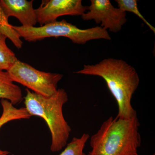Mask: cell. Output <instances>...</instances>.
Here are the masks:
<instances>
[{"label": "cell", "instance_id": "7a4b0ae2", "mask_svg": "<svg viewBox=\"0 0 155 155\" xmlns=\"http://www.w3.org/2000/svg\"><path fill=\"white\" fill-rule=\"evenodd\" d=\"M140 125L137 115L127 119L110 116L91 137L87 155H138Z\"/></svg>", "mask_w": 155, "mask_h": 155}, {"label": "cell", "instance_id": "7c38bea8", "mask_svg": "<svg viewBox=\"0 0 155 155\" xmlns=\"http://www.w3.org/2000/svg\"><path fill=\"white\" fill-rule=\"evenodd\" d=\"M7 38L0 33V70L7 71L18 60L7 44Z\"/></svg>", "mask_w": 155, "mask_h": 155}, {"label": "cell", "instance_id": "277c9868", "mask_svg": "<svg viewBox=\"0 0 155 155\" xmlns=\"http://www.w3.org/2000/svg\"><path fill=\"white\" fill-rule=\"evenodd\" d=\"M12 27L19 34L20 37L29 42L41 41L47 38L62 37L69 38L73 43L84 45L93 40H110L111 39L107 30L101 26L81 29L65 20L54 21L40 27L22 25H12Z\"/></svg>", "mask_w": 155, "mask_h": 155}, {"label": "cell", "instance_id": "52a82bcc", "mask_svg": "<svg viewBox=\"0 0 155 155\" xmlns=\"http://www.w3.org/2000/svg\"><path fill=\"white\" fill-rule=\"evenodd\" d=\"M87 10L81 0H50L42 1L35 12L37 22L42 26L57 21L61 16H81Z\"/></svg>", "mask_w": 155, "mask_h": 155}, {"label": "cell", "instance_id": "9a60e30c", "mask_svg": "<svg viewBox=\"0 0 155 155\" xmlns=\"http://www.w3.org/2000/svg\"><path fill=\"white\" fill-rule=\"evenodd\" d=\"M153 155H155L154 154Z\"/></svg>", "mask_w": 155, "mask_h": 155}, {"label": "cell", "instance_id": "5bb4252c", "mask_svg": "<svg viewBox=\"0 0 155 155\" xmlns=\"http://www.w3.org/2000/svg\"><path fill=\"white\" fill-rule=\"evenodd\" d=\"M116 2L118 4V8L124 12H129L133 13L143 21L154 33H155V28L142 15L138 8L137 0H116Z\"/></svg>", "mask_w": 155, "mask_h": 155}, {"label": "cell", "instance_id": "3957f363", "mask_svg": "<svg viewBox=\"0 0 155 155\" xmlns=\"http://www.w3.org/2000/svg\"><path fill=\"white\" fill-rule=\"evenodd\" d=\"M25 109L31 116L42 118L46 122L51 135V150L60 151L67 146L71 128L64 118L63 108L68 101L67 92L58 89L53 95L45 97L26 89Z\"/></svg>", "mask_w": 155, "mask_h": 155}, {"label": "cell", "instance_id": "9c48e42d", "mask_svg": "<svg viewBox=\"0 0 155 155\" xmlns=\"http://www.w3.org/2000/svg\"><path fill=\"white\" fill-rule=\"evenodd\" d=\"M0 99L8 100L14 105L23 100L21 88L14 83L7 71L2 70H0Z\"/></svg>", "mask_w": 155, "mask_h": 155}, {"label": "cell", "instance_id": "4fadbf2b", "mask_svg": "<svg viewBox=\"0 0 155 155\" xmlns=\"http://www.w3.org/2000/svg\"><path fill=\"white\" fill-rule=\"evenodd\" d=\"M89 138V135L86 133H84L79 138L73 137L59 155H86L84 150Z\"/></svg>", "mask_w": 155, "mask_h": 155}, {"label": "cell", "instance_id": "6da1fadb", "mask_svg": "<svg viewBox=\"0 0 155 155\" xmlns=\"http://www.w3.org/2000/svg\"><path fill=\"white\" fill-rule=\"evenodd\" d=\"M77 74L99 76L104 79L118 107L117 117L127 119L137 115L131 99L140 83L136 70L120 59L108 58L95 65H84Z\"/></svg>", "mask_w": 155, "mask_h": 155}, {"label": "cell", "instance_id": "30bf717a", "mask_svg": "<svg viewBox=\"0 0 155 155\" xmlns=\"http://www.w3.org/2000/svg\"><path fill=\"white\" fill-rule=\"evenodd\" d=\"M1 104L2 107V114L0 116V128L6 123L14 120L30 119L31 116L25 107L17 108L9 101L2 99ZM8 151L0 149V155H8Z\"/></svg>", "mask_w": 155, "mask_h": 155}, {"label": "cell", "instance_id": "5b68a950", "mask_svg": "<svg viewBox=\"0 0 155 155\" xmlns=\"http://www.w3.org/2000/svg\"><path fill=\"white\" fill-rule=\"evenodd\" d=\"M14 82L20 84L32 91L45 97L54 94L63 78L59 73L41 71L18 60L7 71Z\"/></svg>", "mask_w": 155, "mask_h": 155}, {"label": "cell", "instance_id": "8fae6325", "mask_svg": "<svg viewBox=\"0 0 155 155\" xmlns=\"http://www.w3.org/2000/svg\"><path fill=\"white\" fill-rule=\"evenodd\" d=\"M0 33L9 38L18 49L22 47L23 42L21 40L19 34L12 27L8 22V18L6 17L0 7Z\"/></svg>", "mask_w": 155, "mask_h": 155}, {"label": "cell", "instance_id": "8992f818", "mask_svg": "<svg viewBox=\"0 0 155 155\" xmlns=\"http://www.w3.org/2000/svg\"><path fill=\"white\" fill-rule=\"evenodd\" d=\"M87 12L81 16L85 21L94 20L101 27L114 33L119 32L127 22L126 13L115 8L110 0H91Z\"/></svg>", "mask_w": 155, "mask_h": 155}, {"label": "cell", "instance_id": "ba28073f", "mask_svg": "<svg viewBox=\"0 0 155 155\" xmlns=\"http://www.w3.org/2000/svg\"><path fill=\"white\" fill-rule=\"evenodd\" d=\"M33 1L1 0L0 7L8 18L16 17L25 27H33L37 21Z\"/></svg>", "mask_w": 155, "mask_h": 155}]
</instances>
